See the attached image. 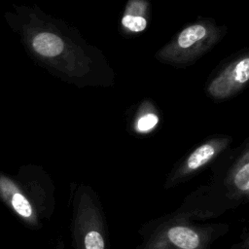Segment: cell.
Masks as SVG:
<instances>
[{"label":"cell","mask_w":249,"mask_h":249,"mask_svg":"<svg viewBox=\"0 0 249 249\" xmlns=\"http://www.w3.org/2000/svg\"><path fill=\"white\" fill-rule=\"evenodd\" d=\"M122 23L127 29L133 32L143 31L147 26V21L143 17L126 15L122 18Z\"/></svg>","instance_id":"8992f818"},{"label":"cell","mask_w":249,"mask_h":249,"mask_svg":"<svg viewBox=\"0 0 249 249\" xmlns=\"http://www.w3.org/2000/svg\"><path fill=\"white\" fill-rule=\"evenodd\" d=\"M234 184L241 191L249 189V164L245 163L235 174Z\"/></svg>","instance_id":"52a82bcc"},{"label":"cell","mask_w":249,"mask_h":249,"mask_svg":"<svg viewBox=\"0 0 249 249\" xmlns=\"http://www.w3.org/2000/svg\"><path fill=\"white\" fill-rule=\"evenodd\" d=\"M158 117L155 114H146L137 122V129L139 131H148L158 124Z\"/></svg>","instance_id":"ba28073f"},{"label":"cell","mask_w":249,"mask_h":249,"mask_svg":"<svg viewBox=\"0 0 249 249\" xmlns=\"http://www.w3.org/2000/svg\"><path fill=\"white\" fill-rule=\"evenodd\" d=\"M0 198L19 218L30 224L36 223L32 203L20 192L13 176L4 172H0Z\"/></svg>","instance_id":"7a4b0ae2"},{"label":"cell","mask_w":249,"mask_h":249,"mask_svg":"<svg viewBox=\"0 0 249 249\" xmlns=\"http://www.w3.org/2000/svg\"><path fill=\"white\" fill-rule=\"evenodd\" d=\"M215 154V149L210 144H203L199 146L187 160V167L189 170H195L205 164Z\"/></svg>","instance_id":"277c9868"},{"label":"cell","mask_w":249,"mask_h":249,"mask_svg":"<svg viewBox=\"0 0 249 249\" xmlns=\"http://www.w3.org/2000/svg\"><path fill=\"white\" fill-rule=\"evenodd\" d=\"M207 241L201 233L187 226H173L155 236L146 249H204Z\"/></svg>","instance_id":"6da1fadb"},{"label":"cell","mask_w":249,"mask_h":249,"mask_svg":"<svg viewBox=\"0 0 249 249\" xmlns=\"http://www.w3.org/2000/svg\"><path fill=\"white\" fill-rule=\"evenodd\" d=\"M206 34V29L201 24H195L185 28L179 35L177 43L183 48H189L197 41L201 40Z\"/></svg>","instance_id":"5b68a950"},{"label":"cell","mask_w":249,"mask_h":249,"mask_svg":"<svg viewBox=\"0 0 249 249\" xmlns=\"http://www.w3.org/2000/svg\"><path fill=\"white\" fill-rule=\"evenodd\" d=\"M249 79V58L239 60L234 66L226 70L210 86V90L214 95L225 96L236 87L245 84Z\"/></svg>","instance_id":"3957f363"}]
</instances>
